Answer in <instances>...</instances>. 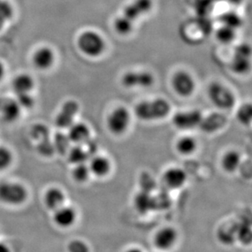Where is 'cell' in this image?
Listing matches in <instances>:
<instances>
[{"label":"cell","mask_w":252,"mask_h":252,"mask_svg":"<svg viewBox=\"0 0 252 252\" xmlns=\"http://www.w3.org/2000/svg\"><path fill=\"white\" fill-rule=\"evenodd\" d=\"M171 110L168 100L158 97L140 101L135 107V114L141 121H158L165 119L170 114Z\"/></svg>","instance_id":"6da1fadb"},{"label":"cell","mask_w":252,"mask_h":252,"mask_svg":"<svg viewBox=\"0 0 252 252\" xmlns=\"http://www.w3.org/2000/svg\"><path fill=\"white\" fill-rule=\"evenodd\" d=\"M29 198V191L23 184L14 181L0 182V202L11 207H19Z\"/></svg>","instance_id":"7a4b0ae2"},{"label":"cell","mask_w":252,"mask_h":252,"mask_svg":"<svg viewBox=\"0 0 252 252\" xmlns=\"http://www.w3.org/2000/svg\"><path fill=\"white\" fill-rule=\"evenodd\" d=\"M77 43L82 53L93 58L102 55L106 48L105 38L94 31L83 32L79 36Z\"/></svg>","instance_id":"3957f363"},{"label":"cell","mask_w":252,"mask_h":252,"mask_svg":"<svg viewBox=\"0 0 252 252\" xmlns=\"http://www.w3.org/2000/svg\"><path fill=\"white\" fill-rule=\"evenodd\" d=\"M207 94L212 104L220 110H229L235 105V95L221 83L213 82L210 84Z\"/></svg>","instance_id":"277c9868"},{"label":"cell","mask_w":252,"mask_h":252,"mask_svg":"<svg viewBox=\"0 0 252 252\" xmlns=\"http://www.w3.org/2000/svg\"><path fill=\"white\" fill-rule=\"evenodd\" d=\"M131 121V113L129 110L124 106H119L108 115L106 125L111 133L115 136H121L128 130Z\"/></svg>","instance_id":"5b68a950"},{"label":"cell","mask_w":252,"mask_h":252,"mask_svg":"<svg viewBox=\"0 0 252 252\" xmlns=\"http://www.w3.org/2000/svg\"><path fill=\"white\" fill-rule=\"evenodd\" d=\"M171 84L174 92L181 97H189L193 95L195 91V80L186 70L176 72L171 78Z\"/></svg>","instance_id":"8992f818"},{"label":"cell","mask_w":252,"mask_h":252,"mask_svg":"<svg viewBox=\"0 0 252 252\" xmlns=\"http://www.w3.org/2000/svg\"><path fill=\"white\" fill-rule=\"evenodd\" d=\"M122 84L126 88H150L155 84L154 74L146 70L127 71L122 77Z\"/></svg>","instance_id":"52a82bcc"},{"label":"cell","mask_w":252,"mask_h":252,"mask_svg":"<svg viewBox=\"0 0 252 252\" xmlns=\"http://www.w3.org/2000/svg\"><path fill=\"white\" fill-rule=\"evenodd\" d=\"M203 114L198 110H186L176 113L172 118V124L176 128L188 131L199 126Z\"/></svg>","instance_id":"ba28073f"},{"label":"cell","mask_w":252,"mask_h":252,"mask_svg":"<svg viewBox=\"0 0 252 252\" xmlns=\"http://www.w3.org/2000/svg\"><path fill=\"white\" fill-rule=\"evenodd\" d=\"M232 71L236 74H245L250 69L251 48L247 43L237 46L230 64Z\"/></svg>","instance_id":"9c48e42d"},{"label":"cell","mask_w":252,"mask_h":252,"mask_svg":"<svg viewBox=\"0 0 252 252\" xmlns=\"http://www.w3.org/2000/svg\"><path fill=\"white\" fill-rule=\"evenodd\" d=\"M153 0H133L124 7L121 15L134 24L141 17L148 14L153 9Z\"/></svg>","instance_id":"30bf717a"},{"label":"cell","mask_w":252,"mask_h":252,"mask_svg":"<svg viewBox=\"0 0 252 252\" xmlns=\"http://www.w3.org/2000/svg\"><path fill=\"white\" fill-rule=\"evenodd\" d=\"M79 111V105L75 100H67L62 105L55 119V125L59 129H68L74 124Z\"/></svg>","instance_id":"8fae6325"},{"label":"cell","mask_w":252,"mask_h":252,"mask_svg":"<svg viewBox=\"0 0 252 252\" xmlns=\"http://www.w3.org/2000/svg\"><path fill=\"white\" fill-rule=\"evenodd\" d=\"M178 239V233L176 228L166 226L160 228L154 237V244L158 250L167 252L175 247Z\"/></svg>","instance_id":"7c38bea8"},{"label":"cell","mask_w":252,"mask_h":252,"mask_svg":"<svg viewBox=\"0 0 252 252\" xmlns=\"http://www.w3.org/2000/svg\"><path fill=\"white\" fill-rule=\"evenodd\" d=\"M77 217L76 210L64 204L53 212V221L58 228H71L76 223Z\"/></svg>","instance_id":"4fadbf2b"},{"label":"cell","mask_w":252,"mask_h":252,"mask_svg":"<svg viewBox=\"0 0 252 252\" xmlns=\"http://www.w3.org/2000/svg\"><path fill=\"white\" fill-rule=\"evenodd\" d=\"M22 108L17 100L11 98L0 99V116L5 123L12 124L19 119Z\"/></svg>","instance_id":"5bb4252c"},{"label":"cell","mask_w":252,"mask_h":252,"mask_svg":"<svg viewBox=\"0 0 252 252\" xmlns=\"http://www.w3.org/2000/svg\"><path fill=\"white\" fill-rule=\"evenodd\" d=\"M163 182L167 188L178 189L183 187L187 181V174L178 167H169L163 173Z\"/></svg>","instance_id":"9a60e30c"},{"label":"cell","mask_w":252,"mask_h":252,"mask_svg":"<svg viewBox=\"0 0 252 252\" xmlns=\"http://www.w3.org/2000/svg\"><path fill=\"white\" fill-rule=\"evenodd\" d=\"M65 201L66 195L64 190L57 186L49 187L43 194V203L47 209L53 212L65 204Z\"/></svg>","instance_id":"2e32d148"},{"label":"cell","mask_w":252,"mask_h":252,"mask_svg":"<svg viewBox=\"0 0 252 252\" xmlns=\"http://www.w3.org/2000/svg\"><path fill=\"white\" fill-rule=\"evenodd\" d=\"M67 130V136L69 141L74 145H85L90 140V128L84 123L74 122Z\"/></svg>","instance_id":"e0dca14e"},{"label":"cell","mask_w":252,"mask_h":252,"mask_svg":"<svg viewBox=\"0 0 252 252\" xmlns=\"http://www.w3.org/2000/svg\"><path fill=\"white\" fill-rule=\"evenodd\" d=\"M227 124V118L221 113H212L207 116L202 117L200 128L207 133H213L223 128Z\"/></svg>","instance_id":"ac0fdd59"},{"label":"cell","mask_w":252,"mask_h":252,"mask_svg":"<svg viewBox=\"0 0 252 252\" xmlns=\"http://www.w3.org/2000/svg\"><path fill=\"white\" fill-rule=\"evenodd\" d=\"M91 174L98 178H104L111 171L112 165L110 160L102 155H94L90 158L88 164Z\"/></svg>","instance_id":"d6986e66"},{"label":"cell","mask_w":252,"mask_h":252,"mask_svg":"<svg viewBox=\"0 0 252 252\" xmlns=\"http://www.w3.org/2000/svg\"><path fill=\"white\" fill-rule=\"evenodd\" d=\"M55 56L53 50L48 47H43L36 51L33 56V64L38 69H47L53 65Z\"/></svg>","instance_id":"ffe728a7"},{"label":"cell","mask_w":252,"mask_h":252,"mask_svg":"<svg viewBox=\"0 0 252 252\" xmlns=\"http://www.w3.org/2000/svg\"><path fill=\"white\" fill-rule=\"evenodd\" d=\"M155 198L149 192L140 191L134 197V206L141 214L150 212L155 207Z\"/></svg>","instance_id":"44dd1931"},{"label":"cell","mask_w":252,"mask_h":252,"mask_svg":"<svg viewBox=\"0 0 252 252\" xmlns=\"http://www.w3.org/2000/svg\"><path fill=\"white\" fill-rule=\"evenodd\" d=\"M241 164V155L237 150H228L221 158V167L227 173L235 172Z\"/></svg>","instance_id":"7402d4cb"},{"label":"cell","mask_w":252,"mask_h":252,"mask_svg":"<svg viewBox=\"0 0 252 252\" xmlns=\"http://www.w3.org/2000/svg\"><path fill=\"white\" fill-rule=\"evenodd\" d=\"M66 155L69 162L74 165L87 162L91 157L90 151L86 150L84 145H75L69 148Z\"/></svg>","instance_id":"603a6c76"},{"label":"cell","mask_w":252,"mask_h":252,"mask_svg":"<svg viewBox=\"0 0 252 252\" xmlns=\"http://www.w3.org/2000/svg\"><path fill=\"white\" fill-rule=\"evenodd\" d=\"M197 142L193 136H184L179 138L176 143V150L180 155L189 156L197 150Z\"/></svg>","instance_id":"cb8c5ba5"},{"label":"cell","mask_w":252,"mask_h":252,"mask_svg":"<svg viewBox=\"0 0 252 252\" xmlns=\"http://www.w3.org/2000/svg\"><path fill=\"white\" fill-rule=\"evenodd\" d=\"M33 85L34 83L32 77L27 74H19L12 82V88L17 95L30 93L33 88Z\"/></svg>","instance_id":"d4e9b609"},{"label":"cell","mask_w":252,"mask_h":252,"mask_svg":"<svg viewBox=\"0 0 252 252\" xmlns=\"http://www.w3.org/2000/svg\"><path fill=\"white\" fill-rule=\"evenodd\" d=\"M220 24L225 27L237 30L243 24V20L237 12L233 11H228L220 15L219 17Z\"/></svg>","instance_id":"484cf974"},{"label":"cell","mask_w":252,"mask_h":252,"mask_svg":"<svg viewBox=\"0 0 252 252\" xmlns=\"http://www.w3.org/2000/svg\"><path fill=\"white\" fill-rule=\"evenodd\" d=\"M91 174L90 169L88 167L87 162L84 163H79V164L74 165V167L72 170V178L76 183L84 184L88 181L90 178Z\"/></svg>","instance_id":"4316f807"},{"label":"cell","mask_w":252,"mask_h":252,"mask_svg":"<svg viewBox=\"0 0 252 252\" xmlns=\"http://www.w3.org/2000/svg\"><path fill=\"white\" fill-rule=\"evenodd\" d=\"M70 143L71 142L69 141L68 136L65 134L61 133V132L56 134L55 137L53 140L55 153L65 155L70 148Z\"/></svg>","instance_id":"83f0119b"},{"label":"cell","mask_w":252,"mask_h":252,"mask_svg":"<svg viewBox=\"0 0 252 252\" xmlns=\"http://www.w3.org/2000/svg\"><path fill=\"white\" fill-rule=\"evenodd\" d=\"M216 37L220 43L228 44L235 39L236 30L221 25L216 32Z\"/></svg>","instance_id":"f1b7e54d"},{"label":"cell","mask_w":252,"mask_h":252,"mask_svg":"<svg viewBox=\"0 0 252 252\" xmlns=\"http://www.w3.org/2000/svg\"><path fill=\"white\" fill-rule=\"evenodd\" d=\"M114 28L116 33L120 35L125 36L131 33L133 30L134 24L120 15L114 20Z\"/></svg>","instance_id":"f546056e"},{"label":"cell","mask_w":252,"mask_h":252,"mask_svg":"<svg viewBox=\"0 0 252 252\" xmlns=\"http://www.w3.org/2000/svg\"><path fill=\"white\" fill-rule=\"evenodd\" d=\"M14 156L12 150L4 145H0V172L6 171L12 166Z\"/></svg>","instance_id":"4dcf8cb0"},{"label":"cell","mask_w":252,"mask_h":252,"mask_svg":"<svg viewBox=\"0 0 252 252\" xmlns=\"http://www.w3.org/2000/svg\"><path fill=\"white\" fill-rule=\"evenodd\" d=\"M236 118L238 121L244 126L250 125L252 119V108L251 104L241 105L236 113Z\"/></svg>","instance_id":"1f68e13d"},{"label":"cell","mask_w":252,"mask_h":252,"mask_svg":"<svg viewBox=\"0 0 252 252\" xmlns=\"http://www.w3.org/2000/svg\"><path fill=\"white\" fill-rule=\"evenodd\" d=\"M31 136L37 143L50 140V132L44 124H35L31 129Z\"/></svg>","instance_id":"d6a6232c"},{"label":"cell","mask_w":252,"mask_h":252,"mask_svg":"<svg viewBox=\"0 0 252 252\" xmlns=\"http://www.w3.org/2000/svg\"><path fill=\"white\" fill-rule=\"evenodd\" d=\"M68 252H90V248L84 241L74 239L67 246Z\"/></svg>","instance_id":"836d02e7"},{"label":"cell","mask_w":252,"mask_h":252,"mask_svg":"<svg viewBox=\"0 0 252 252\" xmlns=\"http://www.w3.org/2000/svg\"><path fill=\"white\" fill-rule=\"evenodd\" d=\"M16 100L19 104L21 108H24V109H31L34 105V100L30 93L18 94L17 95V100Z\"/></svg>","instance_id":"e575fe53"},{"label":"cell","mask_w":252,"mask_h":252,"mask_svg":"<svg viewBox=\"0 0 252 252\" xmlns=\"http://www.w3.org/2000/svg\"><path fill=\"white\" fill-rule=\"evenodd\" d=\"M13 15V8L12 5L7 1L0 0V17H2L5 21L12 18Z\"/></svg>","instance_id":"d590c367"},{"label":"cell","mask_w":252,"mask_h":252,"mask_svg":"<svg viewBox=\"0 0 252 252\" xmlns=\"http://www.w3.org/2000/svg\"><path fill=\"white\" fill-rule=\"evenodd\" d=\"M0 252H12V249L7 243L0 242Z\"/></svg>","instance_id":"8d00e7d4"},{"label":"cell","mask_w":252,"mask_h":252,"mask_svg":"<svg viewBox=\"0 0 252 252\" xmlns=\"http://www.w3.org/2000/svg\"><path fill=\"white\" fill-rule=\"evenodd\" d=\"M124 252H143L140 248H136V247H134V248H130L128 249H126V251Z\"/></svg>","instance_id":"74e56055"},{"label":"cell","mask_w":252,"mask_h":252,"mask_svg":"<svg viewBox=\"0 0 252 252\" xmlns=\"http://www.w3.org/2000/svg\"><path fill=\"white\" fill-rule=\"evenodd\" d=\"M4 75V67L2 65V63H0V81L2 80Z\"/></svg>","instance_id":"f35d334b"},{"label":"cell","mask_w":252,"mask_h":252,"mask_svg":"<svg viewBox=\"0 0 252 252\" xmlns=\"http://www.w3.org/2000/svg\"><path fill=\"white\" fill-rule=\"evenodd\" d=\"M227 1L232 3V4L238 5L240 4L241 2H243V0H227Z\"/></svg>","instance_id":"ab89813d"},{"label":"cell","mask_w":252,"mask_h":252,"mask_svg":"<svg viewBox=\"0 0 252 252\" xmlns=\"http://www.w3.org/2000/svg\"><path fill=\"white\" fill-rule=\"evenodd\" d=\"M5 22H6V21H5L2 17H0V30L2 28V27H3Z\"/></svg>","instance_id":"60d3db41"}]
</instances>
